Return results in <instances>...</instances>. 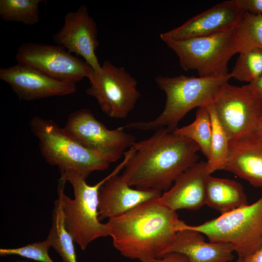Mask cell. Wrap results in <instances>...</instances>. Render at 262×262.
<instances>
[{
	"label": "cell",
	"mask_w": 262,
	"mask_h": 262,
	"mask_svg": "<svg viewBox=\"0 0 262 262\" xmlns=\"http://www.w3.org/2000/svg\"><path fill=\"white\" fill-rule=\"evenodd\" d=\"M122 174L131 187L161 192L197 162L198 146L192 140L162 128L136 142Z\"/></svg>",
	"instance_id": "obj_1"
},
{
	"label": "cell",
	"mask_w": 262,
	"mask_h": 262,
	"mask_svg": "<svg viewBox=\"0 0 262 262\" xmlns=\"http://www.w3.org/2000/svg\"><path fill=\"white\" fill-rule=\"evenodd\" d=\"M155 198L104 223L114 247L123 256L140 261L161 258L172 242L180 219L176 211Z\"/></svg>",
	"instance_id": "obj_2"
},
{
	"label": "cell",
	"mask_w": 262,
	"mask_h": 262,
	"mask_svg": "<svg viewBox=\"0 0 262 262\" xmlns=\"http://www.w3.org/2000/svg\"><path fill=\"white\" fill-rule=\"evenodd\" d=\"M230 78L229 73L197 77L183 75L172 77L157 76L155 81L166 96L163 111L153 120L130 122L124 126L126 129L144 131H155L162 128L174 131L191 110L213 104Z\"/></svg>",
	"instance_id": "obj_3"
},
{
	"label": "cell",
	"mask_w": 262,
	"mask_h": 262,
	"mask_svg": "<svg viewBox=\"0 0 262 262\" xmlns=\"http://www.w3.org/2000/svg\"><path fill=\"white\" fill-rule=\"evenodd\" d=\"M61 172L57 193L65 225L74 242L84 250L93 241L108 236L104 223L98 218V192L113 171L93 185L76 171Z\"/></svg>",
	"instance_id": "obj_4"
},
{
	"label": "cell",
	"mask_w": 262,
	"mask_h": 262,
	"mask_svg": "<svg viewBox=\"0 0 262 262\" xmlns=\"http://www.w3.org/2000/svg\"><path fill=\"white\" fill-rule=\"evenodd\" d=\"M30 127L38 140L40 151L46 162L57 166L61 171H76L87 178L93 172L107 169L115 162L72 139L63 128L51 119L34 116Z\"/></svg>",
	"instance_id": "obj_5"
},
{
	"label": "cell",
	"mask_w": 262,
	"mask_h": 262,
	"mask_svg": "<svg viewBox=\"0 0 262 262\" xmlns=\"http://www.w3.org/2000/svg\"><path fill=\"white\" fill-rule=\"evenodd\" d=\"M177 231L190 229L207 236L209 242L229 244L244 259L262 245V195L251 204L238 208L196 226L180 220Z\"/></svg>",
	"instance_id": "obj_6"
},
{
	"label": "cell",
	"mask_w": 262,
	"mask_h": 262,
	"mask_svg": "<svg viewBox=\"0 0 262 262\" xmlns=\"http://www.w3.org/2000/svg\"><path fill=\"white\" fill-rule=\"evenodd\" d=\"M236 26L210 35L164 42L184 70H196L200 77L225 76L229 61L240 52Z\"/></svg>",
	"instance_id": "obj_7"
},
{
	"label": "cell",
	"mask_w": 262,
	"mask_h": 262,
	"mask_svg": "<svg viewBox=\"0 0 262 262\" xmlns=\"http://www.w3.org/2000/svg\"><path fill=\"white\" fill-rule=\"evenodd\" d=\"M213 106L230 141L256 136L262 118V97L248 84L237 86L227 83Z\"/></svg>",
	"instance_id": "obj_8"
},
{
	"label": "cell",
	"mask_w": 262,
	"mask_h": 262,
	"mask_svg": "<svg viewBox=\"0 0 262 262\" xmlns=\"http://www.w3.org/2000/svg\"><path fill=\"white\" fill-rule=\"evenodd\" d=\"M87 78L90 86L86 93L94 98L102 112L111 118H126L140 97L136 79L124 67L109 60L98 71L92 69Z\"/></svg>",
	"instance_id": "obj_9"
},
{
	"label": "cell",
	"mask_w": 262,
	"mask_h": 262,
	"mask_svg": "<svg viewBox=\"0 0 262 262\" xmlns=\"http://www.w3.org/2000/svg\"><path fill=\"white\" fill-rule=\"evenodd\" d=\"M63 129L85 147L102 153L115 162L136 142L135 137L126 132L125 126L110 130L86 108L71 113Z\"/></svg>",
	"instance_id": "obj_10"
},
{
	"label": "cell",
	"mask_w": 262,
	"mask_h": 262,
	"mask_svg": "<svg viewBox=\"0 0 262 262\" xmlns=\"http://www.w3.org/2000/svg\"><path fill=\"white\" fill-rule=\"evenodd\" d=\"M16 59L55 79L76 84L92 69L84 60L74 56L62 46L28 42L21 44Z\"/></svg>",
	"instance_id": "obj_11"
},
{
	"label": "cell",
	"mask_w": 262,
	"mask_h": 262,
	"mask_svg": "<svg viewBox=\"0 0 262 262\" xmlns=\"http://www.w3.org/2000/svg\"><path fill=\"white\" fill-rule=\"evenodd\" d=\"M52 38L68 52L82 57L95 71L100 70L101 65L96 54L99 45L97 24L86 5H82L76 11L67 13L62 27Z\"/></svg>",
	"instance_id": "obj_12"
},
{
	"label": "cell",
	"mask_w": 262,
	"mask_h": 262,
	"mask_svg": "<svg viewBox=\"0 0 262 262\" xmlns=\"http://www.w3.org/2000/svg\"><path fill=\"white\" fill-rule=\"evenodd\" d=\"M132 151L130 147L124 153L123 161L99 190L98 213L100 221L124 214L142 203L159 197L162 194L155 190L132 188L122 175H118L124 169Z\"/></svg>",
	"instance_id": "obj_13"
},
{
	"label": "cell",
	"mask_w": 262,
	"mask_h": 262,
	"mask_svg": "<svg viewBox=\"0 0 262 262\" xmlns=\"http://www.w3.org/2000/svg\"><path fill=\"white\" fill-rule=\"evenodd\" d=\"M0 79L9 85L21 100L63 97L76 91L74 83L55 79L33 67L18 63L8 67H0Z\"/></svg>",
	"instance_id": "obj_14"
},
{
	"label": "cell",
	"mask_w": 262,
	"mask_h": 262,
	"mask_svg": "<svg viewBox=\"0 0 262 262\" xmlns=\"http://www.w3.org/2000/svg\"><path fill=\"white\" fill-rule=\"evenodd\" d=\"M245 12L235 0L221 2L189 19L181 25L160 34L166 40H183L220 33L235 27Z\"/></svg>",
	"instance_id": "obj_15"
},
{
	"label": "cell",
	"mask_w": 262,
	"mask_h": 262,
	"mask_svg": "<svg viewBox=\"0 0 262 262\" xmlns=\"http://www.w3.org/2000/svg\"><path fill=\"white\" fill-rule=\"evenodd\" d=\"M209 175L207 162H197L181 173L172 186L157 198L158 202L176 212L199 209L205 205Z\"/></svg>",
	"instance_id": "obj_16"
},
{
	"label": "cell",
	"mask_w": 262,
	"mask_h": 262,
	"mask_svg": "<svg viewBox=\"0 0 262 262\" xmlns=\"http://www.w3.org/2000/svg\"><path fill=\"white\" fill-rule=\"evenodd\" d=\"M171 252L183 254L188 262H232L234 257L230 245L207 242L201 233L190 229L178 231L162 257Z\"/></svg>",
	"instance_id": "obj_17"
},
{
	"label": "cell",
	"mask_w": 262,
	"mask_h": 262,
	"mask_svg": "<svg viewBox=\"0 0 262 262\" xmlns=\"http://www.w3.org/2000/svg\"><path fill=\"white\" fill-rule=\"evenodd\" d=\"M224 170L262 187V141L258 137L230 141L228 161Z\"/></svg>",
	"instance_id": "obj_18"
},
{
	"label": "cell",
	"mask_w": 262,
	"mask_h": 262,
	"mask_svg": "<svg viewBox=\"0 0 262 262\" xmlns=\"http://www.w3.org/2000/svg\"><path fill=\"white\" fill-rule=\"evenodd\" d=\"M247 204L246 196L240 183L209 176L205 205L223 214Z\"/></svg>",
	"instance_id": "obj_19"
},
{
	"label": "cell",
	"mask_w": 262,
	"mask_h": 262,
	"mask_svg": "<svg viewBox=\"0 0 262 262\" xmlns=\"http://www.w3.org/2000/svg\"><path fill=\"white\" fill-rule=\"evenodd\" d=\"M47 239L63 262H78L74 241L66 227L61 202L58 198L54 202L51 226Z\"/></svg>",
	"instance_id": "obj_20"
},
{
	"label": "cell",
	"mask_w": 262,
	"mask_h": 262,
	"mask_svg": "<svg viewBox=\"0 0 262 262\" xmlns=\"http://www.w3.org/2000/svg\"><path fill=\"white\" fill-rule=\"evenodd\" d=\"M173 131L178 135L195 142L207 159H209L212 127L210 114L207 106L198 108L193 122L188 125L178 127Z\"/></svg>",
	"instance_id": "obj_21"
},
{
	"label": "cell",
	"mask_w": 262,
	"mask_h": 262,
	"mask_svg": "<svg viewBox=\"0 0 262 262\" xmlns=\"http://www.w3.org/2000/svg\"><path fill=\"white\" fill-rule=\"evenodd\" d=\"M207 107L212 127L210 156L207 161L208 171L211 175L216 171L224 170L228 159L230 139L217 117L213 104Z\"/></svg>",
	"instance_id": "obj_22"
},
{
	"label": "cell",
	"mask_w": 262,
	"mask_h": 262,
	"mask_svg": "<svg viewBox=\"0 0 262 262\" xmlns=\"http://www.w3.org/2000/svg\"><path fill=\"white\" fill-rule=\"evenodd\" d=\"M43 0H0V17L6 22L33 25L39 21V6Z\"/></svg>",
	"instance_id": "obj_23"
},
{
	"label": "cell",
	"mask_w": 262,
	"mask_h": 262,
	"mask_svg": "<svg viewBox=\"0 0 262 262\" xmlns=\"http://www.w3.org/2000/svg\"><path fill=\"white\" fill-rule=\"evenodd\" d=\"M239 54L229 75L239 81L252 83L262 75V49L254 48Z\"/></svg>",
	"instance_id": "obj_24"
},
{
	"label": "cell",
	"mask_w": 262,
	"mask_h": 262,
	"mask_svg": "<svg viewBox=\"0 0 262 262\" xmlns=\"http://www.w3.org/2000/svg\"><path fill=\"white\" fill-rule=\"evenodd\" d=\"M235 29L239 53L254 48L262 49V16L245 12Z\"/></svg>",
	"instance_id": "obj_25"
},
{
	"label": "cell",
	"mask_w": 262,
	"mask_h": 262,
	"mask_svg": "<svg viewBox=\"0 0 262 262\" xmlns=\"http://www.w3.org/2000/svg\"><path fill=\"white\" fill-rule=\"evenodd\" d=\"M50 247V243L46 239L20 247L0 248V256L17 255L39 262H55L49 254Z\"/></svg>",
	"instance_id": "obj_26"
},
{
	"label": "cell",
	"mask_w": 262,
	"mask_h": 262,
	"mask_svg": "<svg viewBox=\"0 0 262 262\" xmlns=\"http://www.w3.org/2000/svg\"><path fill=\"white\" fill-rule=\"evenodd\" d=\"M238 6L245 12L262 16V0H235Z\"/></svg>",
	"instance_id": "obj_27"
},
{
	"label": "cell",
	"mask_w": 262,
	"mask_h": 262,
	"mask_svg": "<svg viewBox=\"0 0 262 262\" xmlns=\"http://www.w3.org/2000/svg\"><path fill=\"white\" fill-rule=\"evenodd\" d=\"M141 262H188L187 258L177 252L167 253L161 258H149L144 259Z\"/></svg>",
	"instance_id": "obj_28"
},
{
	"label": "cell",
	"mask_w": 262,
	"mask_h": 262,
	"mask_svg": "<svg viewBox=\"0 0 262 262\" xmlns=\"http://www.w3.org/2000/svg\"><path fill=\"white\" fill-rule=\"evenodd\" d=\"M242 262H262V245L256 251L242 259Z\"/></svg>",
	"instance_id": "obj_29"
},
{
	"label": "cell",
	"mask_w": 262,
	"mask_h": 262,
	"mask_svg": "<svg viewBox=\"0 0 262 262\" xmlns=\"http://www.w3.org/2000/svg\"><path fill=\"white\" fill-rule=\"evenodd\" d=\"M248 84L253 90L262 97V75L257 80Z\"/></svg>",
	"instance_id": "obj_30"
},
{
	"label": "cell",
	"mask_w": 262,
	"mask_h": 262,
	"mask_svg": "<svg viewBox=\"0 0 262 262\" xmlns=\"http://www.w3.org/2000/svg\"><path fill=\"white\" fill-rule=\"evenodd\" d=\"M256 137H258L262 141V118L261 119L258 128Z\"/></svg>",
	"instance_id": "obj_31"
},
{
	"label": "cell",
	"mask_w": 262,
	"mask_h": 262,
	"mask_svg": "<svg viewBox=\"0 0 262 262\" xmlns=\"http://www.w3.org/2000/svg\"><path fill=\"white\" fill-rule=\"evenodd\" d=\"M242 258H238V259L235 262H242Z\"/></svg>",
	"instance_id": "obj_32"
},
{
	"label": "cell",
	"mask_w": 262,
	"mask_h": 262,
	"mask_svg": "<svg viewBox=\"0 0 262 262\" xmlns=\"http://www.w3.org/2000/svg\"><path fill=\"white\" fill-rule=\"evenodd\" d=\"M16 262H29L28 261H16Z\"/></svg>",
	"instance_id": "obj_33"
}]
</instances>
